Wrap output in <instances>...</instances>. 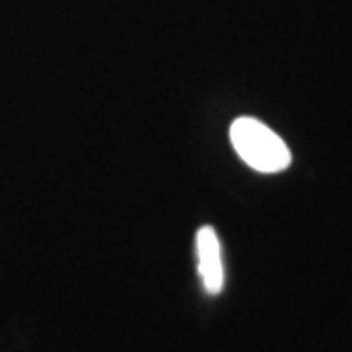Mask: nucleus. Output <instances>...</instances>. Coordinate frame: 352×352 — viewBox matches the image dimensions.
I'll return each instance as SVG.
<instances>
[{
  "mask_svg": "<svg viewBox=\"0 0 352 352\" xmlns=\"http://www.w3.org/2000/svg\"><path fill=\"white\" fill-rule=\"evenodd\" d=\"M235 152L246 165L261 173H277L292 162L289 147L274 131L254 118H239L230 127Z\"/></svg>",
  "mask_w": 352,
  "mask_h": 352,
  "instance_id": "nucleus-1",
  "label": "nucleus"
},
{
  "mask_svg": "<svg viewBox=\"0 0 352 352\" xmlns=\"http://www.w3.org/2000/svg\"><path fill=\"white\" fill-rule=\"evenodd\" d=\"M197 271L209 294H219L223 287V264L219 236L212 227L206 226L196 236Z\"/></svg>",
  "mask_w": 352,
  "mask_h": 352,
  "instance_id": "nucleus-2",
  "label": "nucleus"
}]
</instances>
